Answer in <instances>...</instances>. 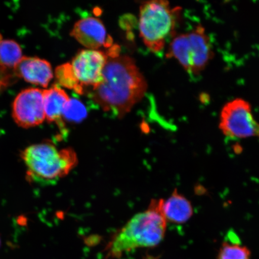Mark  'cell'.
Here are the masks:
<instances>
[{"label": "cell", "mask_w": 259, "mask_h": 259, "mask_svg": "<svg viewBox=\"0 0 259 259\" xmlns=\"http://www.w3.org/2000/svg\"><path fill=\"white\" fill-rule=\"evenodd\" d=\"M218 259H251V251L236 241H224L220 248Z\"/></svg>", "instance_id": "cell-15"}, {"label": "cell", "mask_w": 259, "mask_h": 259, "mask_svg": "<svg viewBox=\"0 0 259 259\" xmlns=\"http://www.w3.org/2000/svg\"><path fill=\"white\" fill-rule=\"evenodd\" d=\"M219 128L226 137L232 139H259V122L252 115L251 106L242 99H236L223 106Z\"/></svg>", "instance_id": "cell-6"}, {"label": "cell", "mask_w": 259, "mask_h": 259, "mask_svg": "<svg viewBox=\"0 0 259 259\" xmlns=\"http://www.w3.org/2000/svg\"><path fill=\"white\" fill-rule=\"evenodd\" d=\"M0 245H1V240H0Z\"/></svg>", "instance_id": "cell-17"}, {"label": "cell", "mask_w": 259, "mask_h": 259, "mask_svg": "<svg viewBox=\"0 0 259 259\" xmlns=\"http://www.w3.org/2000/svg\"><path fill=\"white\" fill-rule=\"evenodd\" d=\"M102 80L92 89L90 96L106 112L121 118L143 98L147 83L135 61L110 48Z\"/></svg>", "instance_id": "cell-1"}, {"label": "cell", "mask_w": 259, "mask_h": 259, "mask_svg": "<svg viewBox=\"0 0 259 259\" xmlns=\"http://www.w3.org/2000/svg\"><path fill=\"white\" fill-rule=\"evenodd\" d=\"M45 118L49 122H55L63 133L66 131L63 117V110L70 97L60 87L54 85L43 90Z\"/></svg>", "instance_id": "cell-11"}, {"label": "cell", "mask_w": 259, "mask_h": 259, "mask_svg": "<svg viewBox=\"0 0 259 259\" xmlns=\"http://www.w3.org/2000/svg\"><path fill=\"white\" fill-rule=\"evenodd\" d=\"M55 77L60 85L72 90L79 95H83L85 93V89L74 75L72 65L70 63L57 67L55 71Z\"/></svg>", "instance_id": "cell-14"}, {"label": "cell", "mask_w": 259, "mask_h": 259, "mask_svg": "<svg viewBox=\"0 0 259 259\" xmlns=\"http://www.w3.org/2000/svg\"><path fill=\"white\" fill-rule=\"evenodd\" d=\"M72 36L88 50H98L102 47L111 48L112 39L107 34L104 24L99 19L87 17L74 24Z\"/></svg>", "instance_id": "cell-9"}, {"label": "cell", "mask_w": 259, "mask_h": 259, "mask_svg": "<svg viewBox=\"0 0 259 259\" xmlns=\"http://www.w3.org/2000/svg\"><path fill=\"white\" fill-rule=\"evenodd\" d=\"M163 200H152L147 209L133 217L116 233L106 248L108 257H120L136 249L154 247L163 241L167 228Z\"/></svg>", "instance_id": "cell-2"}, {"label": "cell", "mask_w": 259, "mask_h": 259, "mask_svg": "<svg viewBox=\"0 0 259 259\" xmlns=\"http://www.w3.org/2000/svg\"><path fill=\"white\" fill-rule=\"evenodd\" d=\"M163 212L167 222L184 224L193 215V208L190 200L175 189L167 200H163Z\"/></svg>", "instance_id": "cell-12"}, {"label": "cell", "mask_w": 259, "mask_h": 259, "mask_svg": "<svg viewBox=\"0 0 259 259\" xmlns=\"http://www.w3.org/2000/svg\"><path fill=\"white\" fill-rule=\"evenodd\" d=\"M21 157L29 180L41 186L57 183L77 163V155L73 149L59 150L48 142L29 146L22 152Z\"/></svg>", "instance_id": "cell-3"}, {"label": "cell", "mask_w": 259, "mask_h": 259, "mask_svg": "<svg viewBox=\"0 0 259 259\" xmlns=\"http://www.w3.org/2000/svg\"><path fill=\"white\" fill-rule=\"evenodd\" d=\"M87 110L85 105L77 99H70L64 106L63 113L64 119L71 122L82 121L87 117Z\"/></svg>", "instance_id": "cell-16"}, {"label": "cell", "mask_w": 259, "mask_h": 259, "mask_svg": "<svg viewBox=\"0 0 259 259\" xmlns=\"http://www.w3.org/2000/svg\"><path fill=\"white\" fill-rule=\"evenodd\" d=\"M181 11L180 7L171 8L164 0L142 3L139 12V32L145 46L151 52L161 53L168 40L176 34Z\"/></svg>", "instance_id": "cell-4"}, {"label": "cell", "mask_w": 259, "mask_h": 259, "mask_svg": "<svg viewBox=\"0 0 259 259\" xmlns=\"http://www.w3.org/2000/svg\"><path fill=\"white\" fill-rule=\"evenodd\" d=\"M16 77L47 88L54 77L51 65L38 57H22L14 68Z\"/></svg>", "instance_id": "cell-10"}, {"label": "cell", "mask_w": 259, "mask_h": 259, "mask_svg": "<svg viewBox=\"0 0 259 259\" xmlns=\"http://www.w3.org/2000/svg\"><path fill=\"white\" fill-rule=\"evenodd\" d=\"M108 54L93 50L80 51L71 63L74 75L84 89L95 88L102 82Z\"/></svg>", "instance_id": "cell-8"}, {"label": "cell", "mask_w": 259, "mask_h": 259, "mask_svg": "<svg viewBox=\"0 0 259 259\" xmlns=\"http://www.w3.org/2000/svg\"><path fill=\"white\" fill-rule=\"evenodd\" d=\"M22 57L21 47L17 42L13 40H0V67L14 70Z\"/></svg>", "instance_id": "cell-13"}, {"label": "cell", "mask_w": 259, "mask_h": 259, "mask_svg": "<svg viewBox=\"0 0 259 259\" xmlns=\"http://www.w3.org/2000/svg\"><path fill=\"white\" fill-rule=\"evenodd\" d=\"M12 116L16 124L22 128L42 124L46 119L43 90L29 88L19 93L13 103Z\"/></svg>", "instance_id": "cell-7"}, {"label": "cell", "mask_w": 259, "mask_h": 259, "mask_svg": "<svg viewBox=\"0 0 259 259\" xmlns=\"http://www.w3.org/2000/svg\"><path fill=\"white\" fill-rule=\"evenodd\" d=\"M213 56L211 41L205 28L199 25L192 30L171 38L167 57L176 59L186 72L199 75Z\"/></svg>", "instance_id": "cell-5"}]
</instances>
